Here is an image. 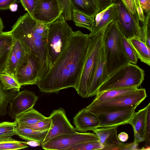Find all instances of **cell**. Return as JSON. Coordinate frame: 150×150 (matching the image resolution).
Masks as SVG:
<instances>
[{
	"label": "cell",
	"mask_w": 150,
	"mask_h": 150,
	"mask_svg": "<svg viewBox=\"0 0 150 150\" xmlns=\"http://www.w3.org/2000/svg\"><path fill=\"white\" fill-rule=\"evenodd\" d=\"M36 21L27 12L19 17L10 32L14 39L23 42L28 47L30 52L38 59L39 80L49 72L51 67L47 49V37L35 31Z\"/></svg>",
	"instance_id": "7a4b0ae2"
},
{
	"label": "cell",
	"mask_w": 150,
	"mask_h": 150,
	"mask_svg": "<svg viewBox=\"0 0 150 150\" xmlns=\"http://www.w3.org/2000/svg\"><path fill=\"white\" fill-rule=\"evenodd\" d=\"M72 10L89 16H96L100 11L98 0H70Z\"/></svg>",
	"instance_id": "7402d4cb"
},
{
	"label": "cell",
	"mask_w": 150,
	"mask_h": 150,
	"mask_svg": "<svg viewBox=\"0 0 150 150\" xmlns=\"http://www.w3.org/2000/svg\"><path fill=\"white\" fill-rule=\"evenodd\" d=\"M46 117L33 107L17 116L14 122L17 126H22L33 124Z\"/></svg>",
	"instance_id": "603a6c76"
},
{
	"label": "cell",
	"mask_w": 150,
	"mask_h": 150,
	"mask_svg": "<svg viewBox=\"0 0 150 150\" xmlns=\"http://www.w3.org/2000/svg\"><path fill=\"white\" fill-rule=\"evenodd\" d=\"M106 56L103 43L99 52L93 76L88 89V97L96 95L99 87L106 80Z\"/></svg>",
	"instance_id": "e0dca14e"
},
{
	"label": "cell",
	"mask_w": 150,
	"mask_h": 150,
	"mask_svg": "<svg viewBox=\"0 0 150 150\" xmlns=\"http://www.w3.org/2000/svg\"><path fill=\"white\" fill-rule=\"evenodd\" d=\"M88 34L74 32L65 48L49 72L36 85L40 91L57 93L77 88L81 75L90 39Z\"/></svg>",
	"instance_id": "6da1fadb"
},
{
	"label": "cell",
	"mask_w": 150,
	"mask_h": 150,
	"mask_svg": "<svg viewBox=\"0 0 150 150\" xmlns=\"http://www.w3.org/2000/svg\"><path fill=\"white\" fill-rule=\"evenodd\" d=\"M139 88L129 87L112 89L97 94L94 99L89 104L92 105L100 103L124 95L130 94Z\"/></svg>",
	"instance_id": "44dd1931"
},
{
	"label": "cell",
	"mask_w": 150,
	"mask_h": 150,
	"mask_svg": "<svg viewBox=\"0 0 150 150\" xmlns=\"http://www.w3.org/2000/svg\"><path fill=\"white\" fill-rule=\"evenodd\" d=\"M38 100L35 93L27 90L19 91L10 103L8 113L13 119L33 107Z\"/></svg>",
	"instance_id": "9a60e30c"
},
{
	"label": "cell",
	"mask_w": 150,
	"mask_h": 150,
	"mask_svg": "<svg viewBox=\"0 0 150 150\" xmlns=\"http://www.w3.org/2000/svg\"><path fill=\"white\" fill-rule=\"evenodd\" d=\"M141 7L144 12H150V0H139Z\"/></svg>",
	"instance_id": "b9f144b4"
},
{
	"label": "cell",
	"mask_w": 150,
	"mask_h": 150,
	"mask_svg": "<svg viewBox=\"0 0 150 150\" xmlns=\"http://www.w3.org/2000/svg\"><path fill=\"white\" fill-rule=\"evenodd\" d=\"M118 27L122 35L127 39L137 37L144 42V39L138 14L129 12L120 0H114Z\"/></svg>",
	"instance_id": "ba28073f"
},
{
	"label": "cell",
	"mask_w": 150,
	"mask_h": 150,
	"mask_svg": "<svg viewBox=\"0 0 150 150\" xmlns=\"http://www.w3.org/2000/svg\"><path fill=\"white\" fill-rule=\"evenodd\" d=\"M136 107H129L96 114L99 127H118L128 124L135 112Z\"/></svg>",
	"instance_id": "5bb4252c"
},
{
	"label": "cell",
	"mask_w": 150,
	"mask_h": 150,
	"mask_svg": "<svg viewBox=\"0 0 150 150\" xmlns=\"http://www.w3.org/2000/svg\"><path fill=\"white\" fill-rule=\"evenodd\" d=\"M144 71L136 64L129 63L121 67L100 85L98 94L108 90L129 87L138 88L144 80Z\"/></svg>",
	"instance_id": "277c9868"
},
{
	"label": "cell",
	"mask_w": 150,
	"mask_h": 150,
	"mask_svg": "<svg viewBox=\"0 0 150 150\" xmlns=\"http://www.w3.org/2000/svg\"><path fill=\"white\" fill-rule=\"evenodd\" d=\"M39 62L38 58L30 52L27 61L19 68L15 78L21 86L36 84L39 80Z\"/></svg>",
	"instance_id": "4fadbf2b"
},
{
	"label": "cell",
	"mask_w": 150,
	"mask_h": 150,
	"mask_svg": "<svg viewBox=\"0 0 150 150\" xmlns=\"http://www.w3.org/2000/svg\"><path fill=\"white\" fill-rule=\"evenodd\" d=\"M17 125L13 122H0V138L11 137L16 135L15 128Z\"/></svg>",
	"instance_id": "d6a6232c"
},
{
	"label": "cell",
	"mask_w": 150,
	"mask_h": 150,
	"mask_svg": "<svg viewBox=\"0 0 150 150\" xmlns=\"http://www.w3.org/2000/svg\"><path fill=\"white\" fill-rule=\"evenodd\" d=\"M4 26L2 20L0 18V33L2 32Z\"/></svg>",
	"instance_id": "f6af8a7d"
},
{
	"label": "cell",
	"mask_w": 150,
	"mask_h": 150,
	"mask_svg": "<svg viewBox=\"0 0 150 150\" xmlns=\"http://www.w3.org/2000/svg\"><path fill=\"white\" fill-rule=\"evenodd\" d=\"M0 138V150H15L28 147L27 142L18 141L11 137Z\"/></svg>",
	"instance_id": "f1b7e54d"
},
{
	"label": "cell",
	"mask_w": 150,
	"mask_h": 150,
	"mask_svg": "<svg viewBox=\"0 0 150 150\" xmlns=\"http://www.w3.org/2000/svg\"><path fill=\"white\" fill-rule=\"evenodd\" d=\"M124 4L128 11L133 14H137L136 8L132 0H120Z\"/></svg>",
	"instance_id": "f35d334b"
},
{
	"label": "cell",
	"mask_w": 150,
	"mask_h": 150,
	"mask_svg": "<svg viewBox=\"0 0 150 150\" xmlns=\"http://www.w3.org/2000/svg\"><path fill=\"white\" fill-rule=\"evenodd\" d=\"M99 140L94 133L76 132L56 137L41 145L42 149L46 150H68L71 147L79 143Z\"/></svg>",
	"instance_id": "9c48e42d"
},
{
	"label": "cell",
	"mask_w": 150,
	"mask_h": 150,
	"mask_svg": "<svg viewBox=\"0 0 150 150\" xmlns=\"http://www.w3.org/2000/svg\"><path fill=\"white\" fill-rule=\"evenodd\" d=\"M103 148L104 146L99 140L79 143L71 147L68 150H103Z\"/></svg>",
	"instance_id": "1f68e13d"
},
{
	"label": "cell",
	"mask_w": 150,
	"mask_h": 150,
	"mask_svg": "<svg viewBox=\"0 0 150 150\" xmlns=\"http://www.w3.org/2000/svg\"><path fill=\"white\" fill-rule=\"evenodd\" d=\"M121 34L115 20L108 25L104 35L106 79L118 69L130 63L122 48L120 38Z\"/></svg>",
	"instance_id": "3957f363"
},
{
	"label": "cell",
	"mask_w": 150,
	"mask_h": 150,
	"mask_svg": "<svg viewBox=\"0 0 150 150\" xmlns=\"http://www.w3.org/2000/svg\"><path fill=\"white\" fill-rule=\"evenodd\" d=\"M96 16H89L75 10L72 11V20L75 25L91 31L94 26Z\"/></svg>",
	"instance_id": "484cf974"
},
{
	"label": "cell",
	"mask_w": 150,
	"mask_h": 150,
	"mask_svg": "<svg viewBox=\"0 0 150 150\" xmlns=\"http://www.w3.org/2000/svg\"><path fill=\"white\" fill-rule=\"evenodd\" d=\"M145 147L150 149V107L148 108L146 118L145 132Z\"/></svg>",
	"instance_id": "8d00e7d4"
},
{
	"label": "cell",
	"mask_w": 150,
	"mask_h": 150,
	"mask_svg": "<svg viewBox=\"0 0 150 150\" xmlns=\"http://www.w3.org/2000/svg\"><path fill=\"white\" fill-rule=\"evenodd\" d=\"M73 119L75 130L81 132L99 128V121L96 115L85 108L80 110Z\"/></svg>",
	"instance_id": "ac0fdd59"
},
{
	"label": "cell",
	"mask_w": 150,
	"mask_h": 150,
	"mask_svg": "<svg viewBox=\"0 0 150 150\" xmlns=\"http://www.w3.org/2000/svg\"><path fill=\"white\" fill-rule=\"evenodd\" d=\"M150 103L144 108L134 112L128 122L132 127L134 132V140L133 142L138 146L141 142L145 141V132L146 115Z\"/></svg>",
	"instance_id": "d6986e66"
},
{
	"label": "cell",
	"mask_w": 150,
	"mask_h": 150,
	"mask_svg": "<svg viewBox=\"0 0 150 150\" xmlns=\"http://www.w3.org/2000/svg\"><path fill=\"white\" fill-rule=\"evenodd\" d=\"M120 38L123 49L129 62L136 64L138 58L133 47L128 39L122 33Z\"/></svg>",
	"instance_id": "f546056e"
},
{
	"label": "cell",
	"mask_w": 150,
	"mask_h": 150,
	"mask_svg": "<svg viewBox=\"0 0 150 150\" xmlns=\"http://www.w3.org/2000/svg\"><path fill=\"white\" fill-rule=\"evenodd\" d=\"M14 40L10 31L0 33V74L6 73L8 60Z\"/></svg>",
	"instance_id": "ffe728a7"
},
{
	"label": "cell",
	"mask_w": 150,
	"mask_h": 150,
	"mask_svg": "<svg viewBox=\"0 0 150 150\" xmlns=\"http://www.w3.org/2000/svg\"><path fill=\"white\" fill-rule=\"evenodd\" d=\"M62 13L58 0H36L31 17L37 21L49 24L57 20Z\"/></svg>",
	"instance_id": "30bf717a"
},
{
	"label": "cell",
	"mask_w": 150,
	"mask_h": 150,
	"mask_svg": "<svg viewBox=\"0 0 150 150\" xmlns=\"http://www.w3.org/2000/svg\"><path fill=\"white\" fill-rule=\"evenodd\" d=\"M118 127H101L92 131L104 146L103 150H127L128 144L120 141L117 135Z\"/></svg>",
	"instance_id": "2e32d148"
},
{
	"label": "cell",
	"mask_w": 150,
	"mask_h": 150,
	"mask_svg": "<svg viewBox=\"0 0 150 150\" xmlns=\"http://www.w3.org/2000/svg\"><path fill=\"white\" fill-rule=\"evenodd\" d=\"M27 144L28 145H29L32 146H39L41 144L39 142L33 141H30L27 142Z\"/></svg>",
	"instance_id": "ee69618b"
},
{
	"label": "cell",
	"mask_w": 150,
	"mask_h": 150,
	"mask_svg": "<svg viewBox=\"0 0 150 150\" xmlns=\"http://www.w3.org/2000/svg\"><path fill=\"white\" fill-rule=\"evenodd\" d=\"M30 52L29 48L23 42L14 39L8 60L6 73L15 78L19 68L27 61Z\"/></svg>",
	"instance_id": "7c38bea8"
},
{
	"label": "cell",
	"mask_w": 150,
	"mask_h": 150,
	"mask_svg": "<svg viewBox=\"0 0 150 150\" xmlns=\"http://www.w3.org/2000/svg\"><path fill=\"white\" fill-rule=\"evenodd\" d=\"M114 3L115 4L106 12L98 24L94 27L92 31L90 32V34H88L90 37H91L96 34L100 30L108 26L111 23L116 19V3Z\"/></svg>",
	"instance_id": "4316f807"
},
{
	"label": "cell",
	"mask_w": 150,
	"mask_h": 150,
	"mask_svg": "<svg viewBox=\"0 0 150 150\" xmlns=\"http://www.w3.org/2000/svg\"><path fill=\"white\" fill-rule=\"evenodd\" d=\"M108 26L90 37L81 75L75 89L78 94L83 98H88V89L93 76L99 52L103 44L104 35Z\"/></svg>",
	"instance_id": "5b68a950"
},
{
	"label": "cell",
	"mask_w": 150,
	"mask_h": 150,
	"mask_svg": "<svg viewBox=\"0 0 150 150\" xmlns=\"http://www.w3.org/2000/svg\"><path fill=\"white\" fill-rule=\"evenodd\" d=\"M145 20L141 26L144 39V42L150 47V12L146 13Z\"/></svg>",
	"instance_id": "d590c367"
},
{
	"label": "cell",
	"mask_w": 150,
	"mask_h": 150,
	"mask_svg": "<svg viewBox=\"0 0 150 150\" xmlns=\"http://www.w3.org/2000/svg\"><path fill=\"white\" fill-rule=\"evenodd\" d=\"M18 92L14 90L4 89L0 81V116H3L7 113L8 103Z\"/></svg>",
	"instance_id": "83f0119b"
},
{
	"label": "cell",
	"mask_w": 150,
	"mask_h": 150,
	"mask_svg": "<svg viewBox=\"0 0 150 150\" xmlns=\"http://www.w3.org/2000/svg\"><path fill=\"white\" fill-rule=\"evenodd\" d=\"M48 25L47 47L52 67L65 48L74 31L61 16Z\"/></svg>",
	"instance_id": "8992f818"
},
{
	"label": "cell",
	"mask_w": 150,
	"mask_h": 150,
	"mask_svg": "<svg viewBox=\"0 0 150 150\" xmlns=\"http://www.w3.org/2000/svg\"><path fill=\"white\" fill-rule=\"evenodd\" d=\"M16 135L21 138L29 141H33L41 144L44 141L48 131H38L33 129L16 126L15 128Z\"/></svg>",
	"instance_id": "cb8c5ba5"
},
{
	"label": "cell",
	"mask_w": 150,
	"mask_h": 150,
	"mask_svg": "<svg viewBox=\"0 0 150 150\" xmlns=\"http://www.w3.org/2000/svg\"><path fill=\"white\" fill-rule=\"evenodd\" d=\"M117 137L119 140L122 142H126L129 138L128 134L124 132L120 133L117 135Z\"/></svg>",
	"instance_id": "7bdbcfd3"
},
{
	"label": "cell",
	"mask_w": 150,
	"mask_h": 150,
	"mask_svg": "<svg viewBox=\"0 0 150 150\" xmlns=\"http://www.w3.org/2000/svg\"><path fill=\"white\" fill-rule=\"evenodd\" d=\"M22 6L32 16L35 8L36 0H20Z\"/></svg>",
	"instance_id": "74e56055"
},
{
	"label": "cell",
	"mask_w": 150,
	"mask_h": 150,
	"mask_svg": "<svg viewBox=\"0 0 150 150\" xmlns=\"http://www.w3.org/2000/svg\"><path fill=\"white\" fill-rule=\"evenodd\" d=\"M0 81L4 89L19 91L21 86L13 77L6 73L0 74Z\"/></svg>",
	"instance_id": "4dcf8cb0"
},
{
	"label": "cell",
	"mask_w": 150,
	"mask_h": 150,
	"mask_svg": "<svg viewBox=\"0 0 150 150\" xmlns=\"http://www.w3.org/2000/svg\"><path fill=\"white\" fill-rule=\"evenodd\" d=\"M145 88H138L133 93L100 103L90 105L86 110L97 114L129 107H136L147 97Z\"/></svg>",
	"instance_id": "52a82bcc"
},
{
	"label": "cell",
	"mask_w": 150,
	"mask_h": 150,
	"mask_svg": "<svg viewBox=\"0 0 150 150\" xmlns=\"http://www.w3.org/2000/svg\"><path fill=\"white\" fill-rule=\"evenodd\" d=\"M62 11L61 15L66 21L72 20V9L70 0H58Z\"/></svg>",
	"instance_id": "836d02e7"
},
{
	"label": "cell",
	"mask_w": 150,
	"mask_h": 150,
	"mask_svg": "<svg viewBox=\"0 0 150 150\" xmlns=\"http://www.w3.org/2000/svg\"><path fill=\"white\" fill-rule=\"evenodd\" d=\"M113 0H98V6L100 11L104 9L112 4Z\"/></svg>",
	"instance_id": "60d3db41"
},
{
	"label": "cell",
	"mask_w": 150,
	"mask_h": 150,
	"mask_svg": "<svg viewBox=\"0 0 150 150\" xmlns=\"http://www.w3.org/2000/svg\"><path fill=\"white\" fill-rule=\"evenodd\" d=\"M49 117L51 120V126L41 144L56 137L76 132L67 118L63 109L54 110Z\"/></svg>",
	"instance_id": "8fae6325"
},
{
	"label": "cell",
	"mask_w": 150,
	"mask_h": 150,
	"mask_svg": "<svg viewBox=\"0 0 150 150\" xmlns=\"http://www.w3.org/2000/svg\"><path fill=\"white\" fill-rule=\"evenodd\" d=\"M51 120L48 117L33 124L21 127L30 128L36 131H42L49 130L51 126Z\"/></svg>",
	"instance_id": "e575fe53"
},
{
	"label": "cell",
	"mask_w": 150,
	"mask_h": 150,
	"mask_svg": "<svg viewBox=\"0 0 150 150\" xmlns=\"http://www.w3.org/2000/svg\"><path fill=\"white\" fill-rule=\"evenodd\" d=\"M17 0H0V10H7L10 8L12 5L14 4Z\"/></svg>",
	"instance_id": "ab89813d"
},
{
	"label": "cell",
	"mask_w": 150,
	"mask_h": 150,
	"mask_svg": "<svg viewBox=\"0 0 150 150\" xmlns=\"http://www.w3.org/2000/svg\"><path fill=\"white\" fill-rule=\"evenodd\" d=\"M140 61L150 66V47L137 37L128 39Z\"/></svg>",
	"instance_id": "d4e9b609"
}]
</instances>
